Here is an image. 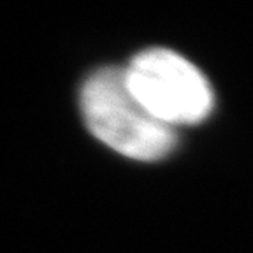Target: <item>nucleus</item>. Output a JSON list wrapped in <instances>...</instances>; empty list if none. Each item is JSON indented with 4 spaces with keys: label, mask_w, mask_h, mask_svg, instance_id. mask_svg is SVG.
<instances>
[{
    "label": "nucleus",
    "mask_w": 253,
    "mask_h": 253,
    "mask_svg": "<svg viewBox=\"0 0 253 253\" xmlns=\"http://www.w3.org/2000/svg\"><path fill=\"white\" fill-rule=\"evenodd\" d=\"M79 104L91 134L123 157L155 162L176 146V130L155 120L135 100L123 69L104 67L88 76Z\"/></svg>",
    "instance_id": "obj_1"
},
{
    "label": "nucleus",
    "mask_w": 253,
    "mask_h": 253,
    "mask_svg": "<svg viewBox=\"0 0 253 253\" xmlns=\"http://www.w3.org/2000/svg\"><path fill=\"white\" fill-rule=\"evenodd\" d=\"M123 78L135 100L172 130L201 123L213 109L208 78L188 58L167 47H150L135 55L123 69Z\"/></svg>",
    "instance_id": "obj_2"
}]
</instances>
